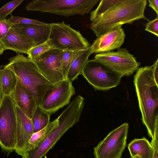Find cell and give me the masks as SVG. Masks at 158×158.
Wrapping results in <instances>:
<instances>
[{"label": "cell", "instance_id": "32", "mask_svg": "<svg viewBox=\"0 0 158 158\" xmlns=\"http://www.w3.org/2000/svg\"><path fill=\"white\" fill-rule=\"evenodd\" d=\"M149 6L151 7L158 16V0H148Z\"/></svg>", "mask_w": 158, "mask_h": 158}, {"label": "cell", "instance_id": "2", "mask_svg": "<svg viewBox=\"0 0 158 158\" xmlns=\"http://www.w3.org/2000/svg\"><path fill=\"white\" fill-rule=\"evenodd\" d=\"M147 0H120L106 12L91 22L90 27L97 38L118 25L131 24L143 19Z\"/></svg>", "mask_w": 158, "mask_h": 158}, {"label": "cell", "instance_id": "7", "mask_svg": "<svg viewBox=\"0 0 158 158\" xmlns=\"http://www.w3.org/2000/svg\"><path fill=\"white\" fill-rule=\"evenodd\" d=\"M15 104L10 95L3 96L0 104V146L4 151H14L16 142Z\"/></svg>", "mask_w": 158, "mask_h": 158}, {"label": "cell", "instance_id": "27", "mask_svg": "<svg viewBox=\"0 0 158 158\" xmlns=\"http://www.w3.org/2000/svg\"><path fill=\"white\" fill-rule=\"evenodd\" d=\"M7 19L11 26L15 24H19L44 25L47 23L36 19H28L20 16H11Z\"/></svg>", "mask_w": 158, "mask_h": 158}, {"label": "cell", "instance_id": "8", "mask_svg": "<svg viewBox=\"0 0 158 158\" xmlns=\"http://www.w3.org/2000/svg\"><path fill=\"white\" fill-rule=\"evenodd\" d=\"M95 90L107 91L117 87L122 75L95 59L88 60L81 74Z\"/></svg>", "mask_w": 158, "mask_h": 158}, {"label": "cell", "instance_id": "19", "mask_svg": "<svg viewBox=\"0 0 158 158\" xmlns=\"http://www.w3.org/2000/svg\"><path fill=\"white\" fill-rule=\"evenodd\" d=\"M93 53L90 46L87 49L82 50L73 59L68 70L66 79L70 81L77 78L79 75L81 74L82 70L89 56Z\"/></svg>", "mask_w": 158, "mask_h": 158}, {"label": "cell", "instance_id": "18", "mask_svg": "<svg viewBox=\"0 0 158 158\" xmlns=\"http://www.w3.org/2000/svg\"><path fill=\"white\" fill-rule=\"evenodd\" d=\"M127 147L131 158H152L153 148L145 137L134 139L128 144Z\"/></svg>", "mask_w": 158, "mask_h": 158}, {"label": "cell", "instance_id": "28", "mask_svg": "<svg viewBox=\"0 0 158 158\" xmlns=\"http://www.w3.org/2000/svg\"><path fill=\"white\" fill-rule=\"evenodd\" d=\"M145 30L158 36V16L155 19L149 21L146 24Z\"/></svg>", "mask_w": 158, "mask_h": 158}, {"label": "cell", "instance_id": "10", "mask_svg": "<svg viewBox=\"0 0 158 158\" xmlns=\"http://www.w3.org/2000/svg\"><path fill=\"white\" fill-rule=\"evenodd\" d=\"M94 59L120 74L123 77L132 74L140 64L134 56L124 48L118 49L116 51L97 54Z\"/></svg>", "mask_w": 158, "mask_h": 158}, {"label": "cell", "instance_id": "1", "mask_svg": "<svg viewBox=\"0 0 158 158\" xmlns=\"http://www.w3.org/2000/svg\"><path fill=\"white\" fill-rule=\"evenodd\" d=\"M153 66L139 68L134 79L142 120L152 138L158 130V84L154 80Z\"/></svg>", "mask_w": 158, "mask_h": 158}, {"label": "cell", "instance_id": "9", "mask_svg": "<svg viewBox=\"0 0 158 158\" xmlns=\"http://www.w3.org/2000/svg\"><path fill=\"white\" fill-rule=\"evenodd\" d=\"M129 124L125 123L110 131L94 148L95 158H121L126 147Z\"/></svg>", "mask_w": 158, "mask_h": 158}, {"label": "cell", "instance_id": "35", "mask_svg": "<svg viewBox=\"0 0 158 158\" xmlns=\"http://www.w3.org/2000/svg\"></svg>", "mask_w": 158, "mask_h": 158}, {"label": "cell", "instance_id": "24", "mask_svg": "<svg viewBox=\"0 0 158 158\" xmlns=\"http://www.w3.org/2000/svg\"><path fill=\"white\" fill-rule=\"evenodd\" d=\"M83 50H65L63 51L62 60L63 72L65 79L70 64L73 58Z\"/></svg>", "mask_w": 158, "mask_h": 158}, {"label": "cell", "instance_id": "3", "mask_svg": "<svg viewBox=\"0 0 158 158\" xmlns=\"http://www.w3.org/2000/svg\"><path fill=\"white\" fill-rule=\"evenodd\" d=\"M4 66L14 72L17 79L33 96L37 105L40 106L46 93L54 84L41 74L31 59L23 54L10 57Z\"/></svg>", "mask_w": 158, "mask_h": 158}, {"label": "cell", "instance_id": "26", "mask_svg": "<svg viewBox=\"0 0 158 158\" xmlns=\"http://www.w3.org/2000/svg\"><path fill=\"white\" fill-rule=\"evenodd\" d=\"M24 0H14L6 3L0 8V19H6Z\"/></svg>", "mask_w": 158, "mask_h": 158}, {"label": "cell", "instance_id": "20", "mask_svg": "<svg viewBox=\"0 0 158 158\" xmlns=\"http://www.w3.org/2000/svg\"><path fill=\"white\" fill-rule=\"evenodd\" d=\"M17 82L16 75L10 68L4 66L0 69V86L2 96L10 95L16 87Z\"/></svg>", "mask_w": 158, "mask_h": 158}, {"label": "cell", "instance_id": "11", "mask_svg": "<svg viewBox=\"0 0 158 158\" xmlns=\"http://www.w3.org/2000/svg\"><path fill=\"white\" fill-rule=\"evenodd\" d=\"M76 93L72 82L67 79L54 84L45 94L41 104V108L51 115L70 103Z\"/></svg>", "mask_w": 158, "mask_h": 158}, {"label": "cell", "instance_id": "31", "mask_svg": "<svg viewBox=\"0 0 158 158\" xmlns=\"http://www.w3.org/2000/svg\"><path fill=\"white\" fill-rule=\"evenodd\" d=\"M153 74L155 81L158 84V59L153 64Z\"/></svg>", "mask_w": 158, "mask_h": 158}, {"label": "cell", "instance_id": "22", "mask_svg": "<svg viewBox=\"0 0 158 158\" xmlns=\"http://www.w3.org/2000/svg\"><path fill=\"white\" fill-rule=\"evenodd\" d=\"M50 115L39 106H37L31 119L34 133L41 130L47 125L50 122Z\"/></svg>", "mask_w": 158, "mask_h": 158}, {"label": "cell", "instance_id": "33", "mask_svg": "<svg viewBox=\"0 0 158 158\" xmlns=\"http://www.w3.org/2000/svg\"><path fill=\"white\" fill-rule=\"evenodd\" d=\"M5 50L3 45L0 41V56L3 53V51Z\"/></svg>", "mask_w": 158, "mask_h": 158}, {"label": "cell", "instance_id": "12", "mask_svg": "<svg viewBox=\"0 0 158 158\" xmlns=\"http://www.w3.org/2000/svg\"><path fill=\"white\" fill-rule=\"evenodd\" d=\"M63 53L62 50L53 49L31 60L41 74L54 84L65 79L62 66Z\"/></svg>", "mask_w": 158, "mask_h": 158}, {"label": "cell", "instance_id": "6", "mask_svg": "<svg viewBox=\"0 0 158 158\" xmlns=\"http://www.w3.org/2000/svg\"><path fill=\"white\" fill-rule=\"evenodd\" d=\"M54 48L65 50H84L90 46L87 40L79 31L71 28L64 21L51 23L48 39L47 41Z\"/></svg>", "mask_w": 158, "mask_h": 158}, {"label": "cell", "instance_id": "30", "mask_svg": "<svg viewBox=\"0 0 158 158\" xmlns=\"http://www.w3.org/2000/svg\"><path fill=\"white\" fill-rule=\"evenodd\" d=\"M158 130L156 131L150 143L154 152L152 158H158Z\"/></svg>", "mask_w": 158, "mask_h": 158}, {"label": "cell", "instance_id": "16", "mask_svg": "<svg viewBox=\"0 0 158 158\" xmlns=\"http://www.w3.org/2000/svg\"><path fill=\"white\" fill-rule=\"evenodd\" d=\"M10 95L15 104L31 119L38 106L32 95L18 79L16 87Z\"/></svg>", "mask_w": 158, "mask_h": 158}, {"label": "cell", "instance_id": "4", "mask_svg": "<svg viewBox=\"0 0 158 158\" xmlns=\"http://www.w3.org/2000/svg\"><path fill=\"white\" fill-rule=\"evenodd\" d=\"M84 99L78 95L57 118L58 125L35 149L26 152L22 158H42L74 125L79 121L84 106Z\"/></svg>", "mask_w": 158, "mask_h": 158}, {"label": "cell", "instance_id": "17", "mask_svg": "<svg viewBox=\"0 0 158 158\" xmlns=\"http://www.w3.org/2000/svg\"><path fill=\"white\" fill-rule=\"evenodd\" d=\"M5 50H13L16 53L27 54L34 47L33 43L20 34L11 27L6 36L1 41Z\"/></svg>", "mask_w": 158, "mask_h": 158}, {"label": "cell", "instance_id": "13", "mask_svg": "<svg viewBox=\"0 0 158 158\" xmlns=\"http://www.w3.org/2000/svg\"><path fill=\"white\" fill-rule=\"evenodd\" d=\"M125 37L122 25L114 27L97 38L90 46L93 53H105L120 48L124 42Z\"/></svg>", "mask_w": 158, "mask_h": 158}, {"label": "cell", "instance_id": "29", "mask_svg": "<svg viewBox=\"0 0 158 158\" xmlns=\"http://www.w3.org/2000/svg\"><path fill=\"white\" fill-rule=\"evenodd\" d=\"M11 25L7 19H0V41L6 36Z\"/></svg>", "mask_w": 158, "mask_h": 158}, {"label": "cell", "instance_id": "23", "mask_svg": "<svg viewBox=\"0 0 158 158\" xmlns=\"http://www.w3.org/2000/svg\"><path fill=\"white\" fill-rule=\"evenodd\" d=\"M120 0H101L97 8L90 13V19L92 22L106 12Z\"/></svg>", "mask_w": 158, "mask_h": 158}, {"label": "cell", "instance_id": "15", "mask_svg": "<svg viewBox=\"0 0 158 158\" xmlns=\"http://www.w3.org/2000/svg\"><path fill=\"white\" fill-rule=\"evenodd\" d=\"M11 27L17 32L31 41L34 47L40 45L48 40L51 23L44 25L33 24H16Z\"/></svg>", "mask_w": 158, "mask_h": 158}, {"label": "cell", "instance_id": "5", "mask_svg": "<svg viewBox=\"0 0 158 158\" xmlns=\"http://www.w3.org/2000/svg\"><path fill=\"white\" fill-rule=\"evenodd\" d=\"M99 0H34L28 2L26 10L47 12L69 17L83 15L91 10Z\"/></svg>", "mask_w": 158, "mask_h": 158}, {"label": "cell", "instance_id": "14", "mask_svg": "<svg viewBox=\"0 0 158 158\" xmlns=\"http://www.w3.org/2000/svg\"><path fill=\"white\" fill-rule=\"evenodd\" d=\"M17 119L16 142L14 151L22 156L26 151L33 130L31 119L15 105Z\"/></svg>", "mask_w": 158, "mask_h": 158}, {"label": "cell", "instance_id": "25", "mask_svg": "<svg viewBox=\"0 0 158 158\" xmlns=\"http://www.w3.org/2000/svg\"><path fill=\"white\" fill-rule=\"evenodd\" d=\"M55 49L50 46L46 42L40 45L32 47L28 51V58L33 60L45 52Z\"/></svg>", "mask_w": 158, "mask_h": 158}, {"label": "cell", "instance_id": "34", "mask_svg": "<svg viewBox=\"0 0 158 158\" xmlns=\"http://www.w3.org/2000/svg\"><path fill=\"white\" fill-rule=\"evenodd\" d=\"M2 98V91H1V90L0 86V104H1Z\"/></svg>", "mask_w": 158, "mask_h": 158}, {"label": "cell", "instance_id": "21", "mask_svg": "<svg viewBox=\"0 0 158 158\" xmlns=\"http://www.w3.org/2000/svg\"><path fill=\"white\" fill-rule=\"evenodd\" d=\"M58 121L57 118L53 121H50L43 129L33 133L28 140L26 152L34 150L37 148L50 133L58 126Z\"/></svg>", "mask_w": 158, "mask_h": 158}]
</instances>
